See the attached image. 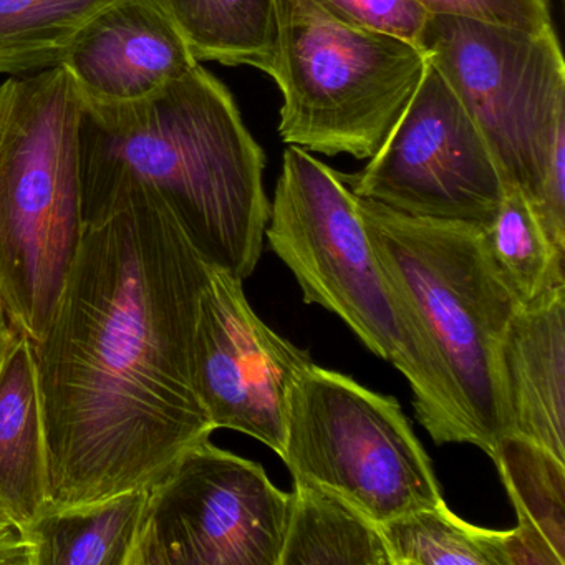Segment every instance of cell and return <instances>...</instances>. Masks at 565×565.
<instances>
[{"label":"cell","instance_id":"5b68a950","mask_svg":"<svg viewBox=\"0 0 565 565\" xmlns=\"http://www.w3.org/2000/svg\"><path fill=\"white\" fill-rule=\"evenodd\" d=\"M356 207L380 266L435 352L469 445L491 458L511 433L501 347L519 303L489 264L481 227L408 216L359 196Z\"/></svg>","mask_w":565,"mask_h":565},{"label":"cell","instance_id":"9a60e30c","mask_svg":"<svg viewBox=\"0 0 565 565\" xmlns=\"http://www.w3.org/2000/svg\"><path fill=\"white\" fill-rule=\"evenodd\" d=\"M518 514L509 565H565V461L509 433L491 456Z\"/></svg>","mask_w":565,"mask_h":565},{"label":"cell","instance_id":"277c9868","mask_svg":"<svg viewBox=\"0 0 565 565\" xmlns=\"http://www.w3.org/2000/svg\"><path fill=\"white\" fill-rule=\"evenodd\" d=\"M78 128L81 97L62 65L0 85V302L32 343L84 236Z\"/></svg>","mask_w":565,"mask_h":565},{"label":"cell","instance_id":"ac0fdd59","mask_svg":"<svg viewBox=\"0 0 565 565\" xmlns=\"http://www.w3.org/2000/svg\"><path fill=\"white\" fill-rule=\"evenodd\" d=\"M198 62L269 74L277 44V0H157Z\"/></svg>","mask_w":565,"mask_h":565},{"label":"cell","instance_id":"cb8c5ba5","mask_svg":"<svg viewBox=\"0 0 565 565\" xmlns=\"http://www.w3.org/2000/svg\"><path fill=\"white\" fill-rule=\"evenodd\" d=\"M0 565H34V545L15 524L0 525Z\"/></svg>","mask_w":565,"mask_h":565},{"label":"cell","instance_id":"9c48e42d","mask_svg":"<svg viewBox=\"0 0 565 565\" xmlns=\"http://www.w3.org/2000/svg\"><path fill=\"white\" fill-rule=\"evenodd\" d=\"M290 505L263 466L206 439L148 488L130 565H280Z\"/></svg>","mask_w":565,"mask_h":565},{"label":"cell","instance_id":"484cf974","mask_svg":"<svg viewBox=\"0 0 565 565\" xmlns=\"http://www.w3.org/2000/svg\"><path fill=\"white\" fill-rule=\"evenodd\" d=\"M6 524H12V522L9 521L8 515H6L4 512L0 511V525Z\"/></svg>","mask_w":565,"mask_h":565},{"label":"cell","instance_id":"5bb4252c","mask_svg":"<svg viewBox=\"0 0 565 565\" xmlns=\"http://www.w3.org/2000/svg\"><path fill=\"white\" fill-rule=\"evenodd\" d=\"M51 508L34 345L19 333L0 370V511L24 531Z\"/></svg>","mask_w":565,"mask_h":565},{"label":"cell","instance_id":"4fadbf2b","mask_svg":"<svg viewBox=\"0 0 565 565\" xmlns=\"http://www.w3.org/2000/svg\"><path fill=\"white\" fill-rule=\"evenodd\" d=\"M501 370L511 433L565 461V287L515 310Z\"/></svg>","mask_w":565,"mask_h":565},{"label":"cell","instance_id":"2e32d148","mask_svg":"<svg viewBox=\"0 0 565 565\" xmlns=\"http://www.w3.org/2000/svg\"><path fill=\"white\" fill-rule=\"evenodd\" d=\"M147 499L141 488L44 512L24 529L34 565H130Z\"/></svg>","mask_w":565,"mask_h":565},{"label":"cell","instance_id":"d4e9b609","mask_svg":"<svg viewBox=\"0 0 565 565\" xmlns=\"http://www.w3.org/2000/svg\"><path fill=\"white\" fill-rule=\"evenodd\" d=\"M18 330L12 326L4 306L0 302V370L4 366L9 352H11L12 343L18 339Z\"/></svg>","mask_w":565,"mask_h":565},{"label":"cell","instance_id":"603a6c76","mask_svg":"<svg viewBox=\"0 0 565 565\" xmlns=\"http://www.w3.org/2000/svg\"><path fill=\"white\" fill-rule=\"evenodd\" d=\"M431 15H459L531 32L552 24L548 0H416Z\"/></svg>","mask_w":565,"mask_h":565},{"label":"cell","instance_id":"30bf717a","mask_svg":"<svg viewBox=\"0 0 565 565\" xmlns=\"http://www.w3.org/2000/svg\"><path fill=\"white\" fill-rule=\"evenodd\" d=\"M359 198L423 220L484 227L505 193L478 125L429 64L398 124L370 163L342 174Z\"/></svg>","mask_w":565,"mask_h":565},{"label":"cell","instance_id":"ba28073f","mask_svg":"<svg viewBox=\"0 0 565 565\" xmlns=\"http://www.w3.org/2000/svg\"><path fill=\"white\" fill-rule=\"evenodd\" d=\"M419 45L478 125L504 183L531 203L565 138V64L554 28L431 15Z\"/></svg>","mask_w":565,"mask_h":565},{"label":"cell","instance_id":"44dd1931","mask_svg":"<svg viewBox=\"0 0 565 565\" xmlns=\"http://www.w3.org/2000/svg\"><path fill=\"white\" fill-rule=\"evenodd\" d=\"M380 529L392 565H509V531L469 524L446 501L393 519Z\"/></svg>","mask_w":565,"mask_h":565},{"label":"cell","instance_id":"6da1fadb","mask_svg":"<svg viewBox=\"0 0 565 565\" xmlns=\"http://www.w3.org/2000/svg\"><path fill=\"white\" fill-rule=\"evenodd\" d=\"M211 264L158 194L130 188L85 223L34 345L51 509L150 488L214 433L194 380Z\"/></svg>","mask_w":565,"mask_h":565},{"label":"cell","instance_id":"7c38bea8","mask_svg":"<svg viewBox=\"0 0 565 565\" xmlns=\"http://www.w3.org/2000/svg\"><path fill=\"white\" fill-rule=\"evenodd\" d=\"M200 62L157 0H114L75 35L62 67L78 97L127 104L150 97Z\"/></svg>","mask_w":565,"mask_h":565},{"label":"cell","instance_id":"7402d4cb","mask_svg":"<svg viewBox=\"0 0 565 565\" xmlns=\"http://www.w3.org/2000/svg\"><path fill=\"white\" fill-rule=\"evenodd\" d=\"M340 18L422 47L429 14L416 0H317Z\"/></svg>","mask_w":565,"mask_h":565},{"label":"cell","instance_id":"8fae6325","mask_svg":"<svg viewBox=\"0 0 565 565\" xmlns=\"http://www.w3.org/2000/svg\"><path fill=\"white\" fill-rule=\"evenodd\" d=\"M312 359L254 312L243 280L211 266L194 332V380L214 429L282 456L294 385Z\"/></svg>","mask_w":565,"mask_h":565},{"label":"cell","instance_id":"8992f818","mask_svg":"<svg viewBox=\"0 0 565 565\" xmlns=\"http://www.w3.org/2000/svg\"><path fill=\"white\" fill-rule=\"evenodd\" d=\"M428 67L425 51L353 24L317 0H277L269 75L282 92L279 135L310 153L370 160Z\"/></svg>","mask_w":565,"mask_h":565},{"label":"cell","instance_id":"3957f363","mask_svg":"<svg viewBox=\"0 0 565 565\" xmlns=\"http://www.w3.org/2000/svg\"><path fill=\"white\" fill-rule=\"evenodd\" d=\"M266 237L296 277L303 302L335 313L408 380L416 418L429 436L438 445L469 443L435 352L380 266L342 174L310 151L287 148Z\"/></svg>","mask_w":565,"mask_h":565},{"label":"cell","instance_id":"ffe728a7","mask_svg":"<svg viewBox=\"0 0 565 565\" xmlns=\"http://www.w3.org/2000/svg\"><path fill=\"white\" fill-rule=\"evenodd\" d=\"M114 0H0V75L61 67L75 35Z\"/></svg>","mask_w":565,"mask_h":565},{"label":"cell","instance_id":"d6986e66","mask_svg":"<svg viewBox=\"0 0 565 565\" xmlns=\"http://www.w3.org/2000/svg\"><path fill=\"white\" fill-rule=\"evenodd\" d=\"M489 264L519 307L565 287V254L552 246L521 191L505 184L494 220L481 227Z\"/></svg>","mask_w":565,"mask_h":565},{"label":"cell","instance_id":"e0dca14e","mask_svg":"<svg viewBox=\"0 0 565 565\" xmlns=\"http://www.w3.org/2000/svg\"><path fill=\"white\" fill-rule=\"evenodd\" d=\"M280 565H392L379 524L313 486L294 482Z\"/></svg>","mask_w":565,"mask_h":565},{"label":"cell","instance_id":"7a4b0ae2","mask_svg":"<svg viewBox=\"0 0 565 565\" xmlns=\"http://www.w3.org/2000/svg\"><path fill=\"white\" fill-rule=\"evenodd\" d=\"M78 140L84 224L114 194L143 188L211 266L253 276L269 223L266 157L214 75L198 65L127 104L81 98Z\"/></svg>","mask_w":565,"mask_h":565},{"label":"cell","instance_id":"52a82bcc","mask_svg":"<svg viewBox=\"0 0 565 565\" xmlns=\"http://www.w3.org/2000/svg\"><path fill=\"white\" fill-rule=\"evenodd\" d=\"M280 459L294 482L343 499L379 525L445 502L398 399L316 363L294 385Z\"/></svg>","mask_w":565,"mask_h":565}]
</instances>
